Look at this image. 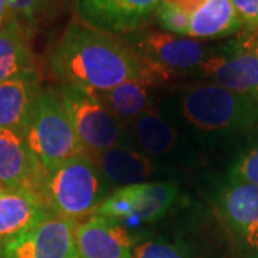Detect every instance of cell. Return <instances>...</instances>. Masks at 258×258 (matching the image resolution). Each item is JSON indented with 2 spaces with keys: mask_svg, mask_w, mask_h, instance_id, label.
I'll list each match as a JSON object with an SVG mask.
<instances>
[{
  "mask_svg": "<svg viewBox=\"0 0 258 258\" xmlns=\"http://www.w3.org/2000/svg\"><path fill=\"white\" fill-rule=\"evenodd\" d=\"M50 72L62 85L93 93L108 92L126 81L147 85L168 81L171 74L141 55L125 37L74 19L49 55Z\"/></svg>",
  "mask_w": 258,
  "mask_h": 258,
  "instance_id": "6da1fadb",
  "label": "cell"
},
{
  "mask_svg": "<svg viewBox=\"0 0 258 258\" xmlns=\"http://www.w3.org/2000/svg\"><path fill=\"white\" fill-rule=\"evenodd\" d=\"M108 191L109 185L93 158L82 152L47 174L42 200L52 214L78 224L96 214Z\"/></svg>",
  "mask_w": 258,
  "mask_h": 258,
  "instance_id": "7a4b0ae2",
  "label": "cell"
},
{
  "mask_svg": "<svg viewBox=\"0 0 258 258\" xmlns=\"http://www.w3.org/2000/svg\"><path fill=\"white\" fill-rule=\"evenodd\" d=\"M23 135L45 178L71 158L85 152L57 89H42Z\"/></svg>",
  "mask_w": 258,
  "mask_h": 258,
  "instance_id": "3957f363",
  "label": "cell"
},
{
  "mask_svg": "<svg viewBox=\"0 0 258 258\" xmlns=\"http://www.w3.org/2000/svg\"><path fill=\"white\" fill-rule=\"evenodd\" d=\"M179 106L184 119L201 132L242 131L258 123V96L232 92L211 82L188 86Z\"/></svg>",
  "mask_w": 258,
  "mask_h": 258,
  "instance_id": "277c9868",
  "label": "cell"
},
{
  "mask_svg": "<svg viewBox=\"0 0 258 258\" xmlns=\"http://www.w3.org/2000/svg\"><path fill=\"white\" fill-rule=\"evenodd\" d=\"M57 92L85 152L96 155L128 144L122 122L102 101L101 95L72 85H62Z\"/></svg>",
  "mask_w": 258,
  "mask_h": 258,
  "instance_id": "5b68a950",
  "label": "cell"
},
{
  "mask_svg": "<svg viewBox=\"0 0 258 258\" xmlns=\"http://www.w3.org/2000/svg\"><path fill=\"white\" fill-rule=\"evenodd\" d=\"M179 195L174 181H148L113 189L103 200L95 215L128 227L152 224L165 217Z\"/></svg>",
  "mask_w": 258,
  "mask_h": 258,
  "instance_id": "8992f818",
  "label": "cell"
},
{
  "mask_svg": "<svg viewBox=\"0 0 258 258\" xmlns=\"http://www.w3.org/2000/svg\"><path fill=\"white\" fill-rule=\"evenodd\" d=\"M218 50H212L198 72L232 92L258 96V28Z\"/></svg>",
  "mask_w": 258,
  "mask_h": 258,
  "instance_id": "52a82bcc",
  "label": "cell"
},
{
  "mask_svg": "<svg viewBox=\"0 0 258 258\" xmlns=\"http://www.w3.org/2000/svg\"><path fill=\"white\" fill-rule=\"evenodd\" d=\"M217 208L238 257L258 258V185L230 179Z\"/></svg>",
  "mask_w": 258,
  "mask_h": 258,
  "instance_id": "ba28073f",
  "label": "cell"
},
{
  "mask_svg": "<svg viewBox=\"0 0 258 258\" xmlns=\"http://www.w3.org/2000/svg\"><path fill=\"white\" fill-rule=\"evenodd\" d=\"M141 55L172 72H195L210 56L212 49L200 40L159 30L141 29L125 37Z\"/></svg>",
  "mask_w": 258,
  "mask_h": 258,
  "instance_id": "9c48e42d",
  "label": "cell"
},
{
  "mask_svg": "<svg viewBox=\"0 0 258 258\" xmlns=\"http://www.w3.org/2000/svg\"><path fill=\"white\" fill-rule=\"evenodd\" d=\"M76 222L49 214L28 232L0 249V258H79Z\"/></svg>",
  "mask_w": 258,
  "mask_h": 258,
  "instance_id": "30bf717a",
  "label": "cell"
},
{
  "mask_svg": "<svg viewBox=\"0 0 258 258\" xmlns=\"http://www.w3.org/2000/svg\"><path fill=\"white\" fill-rule=\"evenodd\" d=\"M161 0H76L78 19L112 35L141 30L155 15Z\"/></svg>",
  "mask_w": 258,
  "mask_h": 258,
  "instance_id": "8fae6325",
  "label": "cell"
},
{
  "mask_svg": "<svg viewBox=\"0 0 258 258\" xmlns=\"http://www.w3.org/2000/svg\"><path fill=\"white\" fill-rule=\"evenodd\" d=\"M45 175L29 151L23 132L0 128V188L29 191L42 198Z\"/></svg>",
  "mask_w": 258,
  "mask_h": 258,
  "instance_id": "7c38bea8",
  "label": "cell"
},
{
  "mask_svg": "<svg viewBox=\"0 0 258 258\" xmlns=\"http://www.w3.org/2000/svg\"><path fill=\"white\" fill-rule=\"evenodd\" d=\"M79 258H131L134 240L128 230L101 215H92L75 227Z\"/></svg>",
  "mask_w": 258,
  "mask_h": 258,
  "instance_id": "4fadbf2b",
  "label": "cell"
},
{
  "mask_svg": "<svg viewBox=\"0 0 258 258\" xmlns=\"http://www.w3.org/2000/svg\"><path fill=\"white\" fill-rule=\"evenodd\" d=\"M91 157L105 181L115 189L148 182L155 175L164 172V168L157 165L154 158L148 157L141 149L132 148L129 144L109 148Z\"/></svg>",
  "mask_w": 258,
  "mask_h": 258,
  "instance_id": "5bb4252c",
  "label": "cell"
},
{
  "mask_svg": "<svg viewBox=\"0 0 258 258\" xmlns=\"http://www.w3.org/2000/svg\"><path fill=\"white\" fill-rule=\"evenodd\" d=\"M49 214L37 194L0 188V249L43 221Z\"/></svg>",
  "mask_w": 258,
  "mask_h": 258,
  "instance_id": "9a60e30c",
  "label": "cell"
},
{
  "mask_svg": "<svg viewBox=\"0 0 258 258\" xmlns=\"http://www.w3.org/2000/svg\"><path fill=\"white\" fill-rule=\"evenodd\" d=\"M42 92L36 71L18 75L0 83V128L23 132Z\"/></svg>",
  "mask_w": 258,
  "mask_h": 258,
  "instance_id": "2e32d148",
  "label": "cell"
},
{
  "mask_svg": "<svg viewBox=\"0 0 258 258\" xmlns=\"http://www.w3.org/2000/svg\"><path fill=\"white\" fill-rule=\"evenodd\" d=\"M244 26L232 0H205L189 19L188 37L220 39L237 33Z\"/></svg>",
  "mask_w": 258,
  "mask_h": 258,
  "instance_id": "e0dca14e",
  "label": "cell"
},
{
  "mask_svg": "<svg viewBox=\"0 0 258 258\" xmlns=\"http://www.w3.org/2000/svg\"><path fill=\"white\" fill-rule=\"evenodd\" d=\"M129 123L139 149L148 157H166L178 147V131L155 108Z\"/></svg>",
  "mask_w": 258,
  "mask_h": 258,
  "instance_id": "ac0fdd59",
  "label": "cell"
},
{
  "mask_svg": "<svg viewBox=\"0 0 258 258\" xmlns=\"http://www.w3.org/2000/svg\"><path fill=\"white\" fill-rule=\"evenodd\" d=\"M36 71L28 39L18 18L0 29V83Z\"/></svg>",
  "mask_w": 258,
  "mask_h": 258,
  "instance_id": "d6986e66",
  "label": "cell"
},
{
  "mask_svg": "<svg viewBox=\"0 0 258 258\" xmlns=\"http://www.w3.org/2000/svg\"><path fill=\"white\" fill-rule=\"evenodd\" d=\"M102 101L120 122H132L154 108V96L149 85L141 81H126L108 92Z\"/></svg>",
  "mask_w": 258,
  "mask_h": 258,
  "instance_id": "ffe728a7",
  "label": "cell"
},
{
  "mask_svg": "<svg viewBox=\"0 0 258 258\" xmlns=\"http://www.w3.org/2000/svg\"><path fill=\"white\" fill-rule=\"evenodd\" d=\"M131 258H195V255L184 241L152 237L135 242Z\"/></svg>",
  "mask_w": 258,
  "mask_h": 258,
  "instance_id": "44dd1931",
  "label": "cell"
},
{
  "mask_svg": "<svg viewBox=\"0 0 258 258\" xmlns=\"http://www.w3.org/2000/svg\"><path fill=\"white\" fill-rule=\"evenodd\" d=\"M154 16L158 20L159 26L166 30L168 33L181 35V36L188 35L191 15L185 13L175 6H171V5H166V3L161 2L157 10H155Z\"/></svg>",
  "mask_w": 258,
  "mask_h": 258,
  "instance_id": "7402d4cb",
  "label": "cell"
},
{
  "mask_svg": "<svg viewBox=\"0 0 258 258\" xmlns=\"http://www.w3.org/2000/svg\"><path fill=\"white\" fill-rule=\"evenodd\" d=\"M231 181L258 185V142L241 154L230 172Z\"/></svg>",
  "mask_w": 258,
  "mask_h": 258,
  "instance_id": "603a6c76",
  "label": "cell"
},
{
  "mask_svg": "<svg viewBox=\"0 0 258 258\" xmlns=\"http://www.w3.org/2000/svg\"><path fill=\"white\" fill-rule=\"evenodd\" d=\"M49 0H6L9 9L13 12V15L18 18L33 20L37 15L45 9Z\"/></svg>",
  "mask_w": 258,
  "mask_h": 258,
  "instance_id": "cb8c5ba5",
  "label": "cell"
},
{
  "mask_svg": "<svg viewBox=\"0 0 258 258\" xmlns=\"http://www.w3.org/2000/svg\"><path fill=\"white\" fill-rule=\"evenodd\" d=\"M235 9L248 28H258V0H232Z\"/></svg>",
  "mask_w": 258,
  "mask_h": 258,
  "instance_id": "d4e9b609",
  "label": "cell"
},
{
  "mask_svg": "<svg viewBox=\"0 0 258 258\" xmlns=\"http://www.w3.org/2000/svg\"><path fill=\"white\" fill-rule=\"evenodd\" d=\"M161 2L166 3V5H171V6H175L188 15H192L205 0H161Z\"/></svg>",
  "mask_w": 258,
  "mask_h": 258,
  "instance_id": "484cf974",
  "label": "cell"
},
{
  "mask_svg": "<svg viewBox=\"0 0 258 258\" xmlns=\"http://www.w3.org/2000/svg\"><path fill=\"white\" fill-rule=\"evenodd\" d=\"M16 18L13 15V12L9 9L6 0H0V29L5 28L9 22H12L13 19Z\"/></svg>",
  "mask_w": 258,
  "mask_h": 258,
  "instance_id": "4316f807",
  "label": "cell"
}]
</instances>
